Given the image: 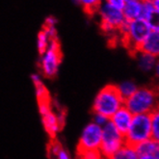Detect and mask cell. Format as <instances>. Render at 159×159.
Instances as JSON below:
<instances>
[{"label":"cell","mask_w":159,"mask_h":159,"mask_svg":"<svg viewBox=\"0 0 159 159\" xmlns=\"http://www.w3.org/2000/svg\"><path fill=\"white\" fill-rule=\"evenodd\" d=\"M136 58H137V65L140 70H142L145 73H149L153 71L157 58L153 55L148 54L147 52H143L138 50L135 52Z\"/></svg>","instance_id":"12"},{"label":"cell","mask_w":159,"mask_h":159,"mask_svg":"<svg viewBox=\"0 0 159 159\" xmlns=\"http://www.w3.org/2000/svg\"><path fill=\"white\" fill-rule=\"evenodd\" d=\"M108 159H139V154L136 152L135 147L125 144Z\"/></svg>","instance_id":"16"},{"label":"cell","mask_w":159,"mask_h":159,"mask_svg":"<svg viewBox=\"0 0 159 159\" xmlns=\"http://www.w3.org/2000/svg\"><path fill=\"white\" fill-rule=\"evenodd\" d=\"M102 127L98 126L95 123H90L81 133L79 144L77 147L78 153L90 151H98L101 144Z\"/></svg>","instance_id":"8"},{"label":"cell","mask_w":159,"mask_h":159,"mask_svg":"<svg viewBox=\"0 0 159 159\" xmlns=\"http://www.w3.org/2000/svg\"><path fill=\"white\" fill-rule=\"evenodd\" d=\"M80 159H104L98 151H90L78 153Z\"/></svg>","instance_id":"22"},{"label":"cell","mask_w":159,"mask_h":159,"mask_svg":"<svg viewBox=\"0 0 159 159\" xmlns=\"http://www.w3.org/2000/svg\"><path fill=\"white\" fill-rule=\"evenodd\" d=\"M153 73H154V78H155L156 82L159 84V58H157L155 67H154V70H153Z\"/></svg>","instance_id":"28"},{"label":"cell","mask_w":159,"mask_h":159,"mask_svg":"<svg viewBox=\"0 0 159 159\" xmlns=\"http://www.w3.org/2000/svg\"><path fill=\"white\" fill-rule=\"evenodd\" d=\"M62 62V51L58 39L50 41V43L42 55L40 66L43 73L46 77H54L58 72Z\"/></svg>","instance_id":"7"},{"label":"cell","mask_w":159,"mask_h":159,"mask_svg":"<svg viewBox=\"0 0 159 159\" xmlns=\"http://www.w3.org/2000/svg\"><path fill=\"white\" fill-rule=\"evenodd\" d=\"M149 116L152 124V139L159 143V106L155 108Z\"/></svg>","instance_id":"19"},{"label":"cell","mask_w":159,"mask_h":159,"mask_svg":"<svg viewBox=\"0 0 159 159\" xmlns=\"http://www.w3.org/2000/svg\"><path fill=\"white\" fill-rule=\"evenodd\" d=\"M139 159H155L152 155H142L139 156Z\"/></svg>","instance_id":"31"},{"label":"cell","mask_w":159,"mask_h":159,"mask_svg":"<svg viewBox=\"0 0 159 159\" xmlns=\"http://www.w3.org/2000/svg\"><path fill=\"white\" fill-rule=\"evenodd\" d=\"M133 116L134 115L125 106H123L109 119V121L121 134L125 135L130 125H131Z\"/></svg>","instance_id":"9"},{"label":"cell","mask_w":159,"mask_h":159,"mask_svg":"<svg viewBox=\"0 0 159 159\" xmlns=\"http://www.w3.org/2000/svg\"><path fill=\"white\" fill-rule=\"evenodd\" d=\"M118 92L120 93V97L123 98L125 100L128 98L131 97L133 93L137 91L138 85L132 80H125L120 82L119 85H116Z\"/></svg>","instance_id":"15"},{"label":"cell","mask_w":159,"mask_h":159,"mask_svg":"<svg viewBox=\"0 0 159 159\" xmlns=\"http://www.w3.org/2000/svg\"><path fill=\"white\" fill-rule=\"evenodd\" d=\"M105 1L111 6H113L117 9H120V10H123L126 0H105Z\"/></svg>","instance_id":"25"},{"label":"cell","mask_w":159,"mask_h":159,"mask_svg":"<svg viewBox=\"0 0 159 159\" xmlns=\"http://www.w3.org/2000/svg\"><path fill=\"white\" fill-rule=\"evenodd\" d=\"M74 1L80 5L87 14L93 15L98 12V9L103 0H74Z\"/></svg>","instance_id":"18"},{"label":"cell","mask_w":159,"mask_h":159,"mask_svg":"<svg viewBox=\"0 0 159 159\" xmlns=\"http://www.w3.org/2000/svg\"><path fill=\"white\" fill-rule=\"evenodd\" d=\"M143 10V0H126L123 8V14L126 21L141 20Z\"/></svg>","instance_id":"10"},{"label":"cell","mask_w":159,"mask_h":159,"mask_svg":"<svg viewBox=\"0 0 159 159\" xmlns=\"http://www.w3.org/2000/svg\"><path fill=\"white\" fill-rule=\"evenodd\" d=\"M125 144V135L121 134L110 121L102 126L101 144L98 152L104 159H108L115 154Z\"/></svg>","instance_id":"5"},{"label":"cell","mask_w":159,"mask_h":159,"mask_svg":"<svg viewBox=\"0 0 159 159\" xmlns=\"http://www.w3.org/2000/svg\"><path fill=\"white\" fill-rule=\"evenodd\" d=\"M31 79L32 82L34 84L35 87V93L37 98H38V101H48L49 100V96H48V89L45 88V86L43 85L42 77L40 74L38 73H34L31 75Z\"/></svg>","instance_id":"14"},{"label":"cell","mask_w":159,"mask_h":159,"mask_svg":"<svg viewBox=\"0 0 159 159\" xmlns=\"http://www.w3.org/2000/svg\"><path fill=\"white\" fill-rule=\"evenodd\" d=\"M154 12H155V10H154L152 1H151V0H143V10H142L141 20L148 21V20L151 17V16Z\"/></svg>","instance_id":"21"},{"label":"cell","mask_w":159,"mask_h":159,"mask_svg":"<svg viewBox=\"0 0 159 159\" xmlns=\"http://www.w3.org/2000/svg\"><path fill=\"white\" fill-rule=\"evenodd\" d=\"M151 1H153V0H151Z\"/></svg>","instance_id":"32"},{"label":"cell","mask_w":159,"mask_h":159,"mask_svg":"<svg viewBox=\"0 0 159 159\" xmlns=\"http://www.w3.org/2000/svg\"><path fill=\"white\" fill-rule=\"evenodd\" d=\"M56 23H57V20L56 17L49 16L45 18V21H44V26H56Z\"/></svg>","instance_id":"27"},{"label":"cell","mask_w":159,"mask_h":159,"mask_svg":"<svg viewBox=\"0 0 159 159\" xmlns=\"http://www.w3.org/2000/svg\"><path fill=\"white\" fill-rule=\"evenodd\" d=\"M159 143L152 139H148L147 141H144L142 143H140L135 147L136 152L139 154V156L142 155H152L155 152V149L157 148Z\"/></svg>","instance_id":"17"},{"label":"cell","mask_w":159,"mask_h":159,"mask_svg":"<svg viewBox=\"0 0 159 159\" xmlns=\"http://www.w3.org/2000/svg\"><path fill=\"white\" fill-rule=\"evenodd\" d=\"M42 120H43V125L45 131L51 137H54L57 134V132L62 127V125L57 117V114H55L53 111H50L48 114L43 116Z\"/></svg>","instance_id":"13"},{"label":"cell","mask_w":159,"mask_h":159,"mask_svg":"<svg viewBox=\"0 0 159 159\" xmlns=\"http://www.w3.org/2000/svg\"><path fill=\"white\" fill-rule=\"evenodd\" d=\"M50 41L51 40L49 39L48 35L46 34V32L43 29H42L38 34V38H37V48H38L39 53L41 55L48 49Z\"/></svg>","instance_id":"20"},{"label":"cell","mask_w":159,"mask_h":159,"mask_svg":"<svg viewBox=\"0 0 159 159\" xmlns=\"http://www.w3.org/2000/svg\"><path fill=\"white\" fill-rule=\"evenodd\" d=\"M152 30H159V13L154 12L148 20Z\"/></svg>","instance_id":"23"},{"label":"cell","mask_w":159,"mask_h":159,"mask_svg":"<svg viewBox=\"0 0 159 159\" xmlns=\"http://www.w3.org/2000/svg\"><path fill=\"white\" fill-rule=\"evenodd\" d=\"M109 121V119L101 114H98V113H93V123H95L96 125H98V126L102 127L104 126Z\"/></svg>","instance_id":"24"},{"label":"cell","mask_w":159,"mask_h":159,"mask_svg":"<svg viewBox=\"0 0 159 159\" xmlns=\"http://www.w3.org/2000/svg\"><path fill=\"white\" fill-rule=\"evenodd\" d=\"M100 17V27L106 33H113L120 29L126 21L123 11L108 4L103 0L97 12Z\"/></svg>","instance_id":"6"},{"label":"cell","mask_w":159,"mask_h":159,"mask_svg":"<svg viewBox=\"0 0 159 159\" xmlns=\"http://www.w3.org/2000/svg\"><path fill=\"white\" fill-rule=\"evenodd\" d=\"M125 137L126 144L133 147L152 139V124L149 114L134 115Z\"/></svg>","instance_id":"4"},{"label":"cell","mask_w":159,"mask_h":159,"mask_svg":"<svg viewBox=\"0 0 159 159\" xmlns=\"http://www.w3.org/2000/svg\"><path fill=\"white\" fill-rule=\"evenodd\" d=\"M148 22L144 20L125 21L120 29L125 43L132 52H137L152 32Z\"/></svg>","instance_id":"3"},{"label":"cell","mask_w":159,"mask_h":159,"mask_svg":"<svg viewBox=\"0 0 159 159\" xmlns=\"http://www.w3.org/2000/svg\"><path fill=\"white\" fill-rule=\"evenodd\" d=\"M125 106L133 115L151 114L159 106V88L138 87L133 95L125 100Z\"/></svg>","instance_id":"1"},{"label":"cell","mask_w":159,"mask_h":159,"mask_svg":"<svg viewBox=\"0 0 159 159\" xmlns=\"http://www.w3.org/2000/svg\"><path fill=\"white\" fill-rule=\"evenodd\" d=\"M152 156H153L155 159H159V144H158V146H157V148H156V149H155L154 153L152 154Z\"/></svg>","instance_id":"30"},{"label":"cell","mask_w":159,"mask_h":159,"mask_svg":"<svg viewBox=\"0 0 159 159\" xmlns=\"http://www.w3.org/2000/svg\"><path fill=\"white\" fill-rule=\"evenodd\" d=\"M152 4H153V7H154L155 12L159 13V0H153V1H152Z\"/></svg>","instance_id":"29"},{"label":"cell","mask_w":159,"mask_h":159,"mask_svg":"<svg viewBox=\"0 0 159 159\" xmlns=\"http://www.w3.org/2000/svg\"><path fill=\"white\" fill-rule=\"evenodd\" d=\"M56 157H57V159H70V155L69 154V152L63 148H61L58 152L56 153Z\"/></svg>","instance_id":"26"},{"label":"cell","mask_w":159,"mask_h":159,"mask_svg":"<svg viewBox=\"0 0 159 159\" xmlns=\"http://www.w3.org/2000/svg\"><path fill=\"white\" fill-rule=\"evenodd\" d=\"M139 50L159 58V30H152Z\"/></svg>","instance_id":"11"},{"label":"cell","mask_w":159,"mask_h":159,"mask_svg":"<svg viewBox=\"0 0 159 159\" xmlns=\"http://www.w3.org/2000/svg\"><path fill=\"white\" fill-rule=\"evenodd\" d=\"M125 106V99L120 97L117 86L106 85L97 93L93 103V113L101 114L110 119L116 112Z\"/></svg>","instance_id":"2"}]
</instances>
